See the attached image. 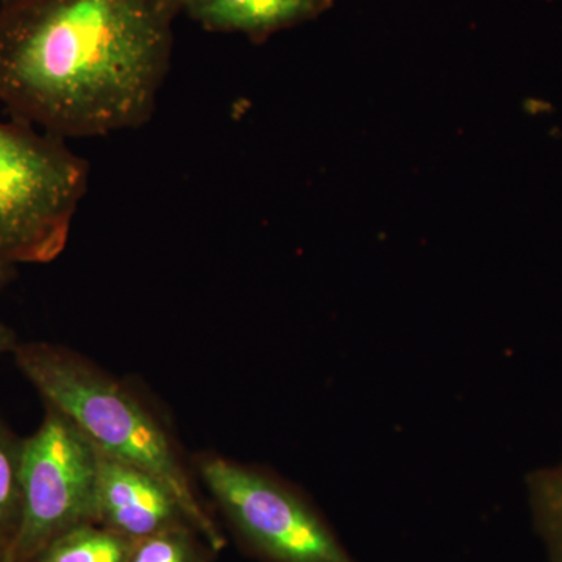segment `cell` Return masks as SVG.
Instances as JSON below:
<instances>
[{
	"mask_svg": "<svg viewBox=\"0 0 562 562\" xmlns=\"http://www.w3.org/2000/svg\"><path fill=\"white\" fill-rule=\"evenodd\" d=\"M16 346V335L0 321V353H3V351H13Z\"/></svg>",
	"mask_w": 562,
	"mask_h": 562,
	"instance_id": "obj_12",
	"label": "cell"
},
{
	"mask_svg": "<svg viewBox=\"0 0 562 562\" xmlns=\"http://www.w3.org/2000/svg\"><path fill=\"white\" fill-rule=\"evenodd\" d=\"M168 2L171 3L173 9L181 13V11L184 9V5H187L188 0H168Z\"/></svg>",
	"mask_w": 562,
	"mask_h": 562,
	"instance_id": "obj_15",
	"label": "cell"
},
{
	"mask_svg": "<svg viewBox=\"0 0 562 562\" xmlns=\"http://www.w3.org/2000/svg\"><path fill=\"white\" fill-rule=\"evenodd\" d=\"M168 0H10L0 5V103L58 138L146 124L171 68Z\"/></svg>",
	"mask_w": 562,
	"mask_h": 562,
	"instance_id": "obj_1",
	"label": "cell"
},
{
	"mask_svg": "<svg viewBox=\"0 0 562 562\" xmlns=\"http://www.w3.org/2000/svg\"><path fill=\"white\" fill-rule=\"evenodd\" d=\"M88 181V162L65 139L24 122H0V265L54 261Z\"/></svg>",
	"mask_w": 562,
	"mask_h": 562,
	"instance_id": "obj_3",
	"label": "cell"
},
{
	"mask_svg": "<svg viewBox=\"0 0 562 562\" xmlns=\"http://www.w3.org/2000/svg\"><path fill=\"white\" fill-rule=\"evenodd\" d=\"M198 471L244 541L271 562H355L312 503L279 476L203 454Z\"/></svg>",
	"mask_w": 562,
	"mask_h": 562,
	"instance_id": "obj_4",
	"label": "cell"
},
{
	"mask_svg": "<svg viewBox=\"0 0 562 562\" xmlns=\"http://www.w3.org/2000/svg\"><path fill=\"white\" fill-rule=\"evenodd\" d=\"M198 538L188 525L155 532L135 542L128 562H209Z\"/></svg>",
	"mask_w": 562,
	"mask_h": 562,
	"instance_id": "obj_11",
	"label": "cell"
},
{
	"mask_svg": "<svg viewBox=\"0 0 562 562\" xmlns=\"http://www.w3.org/2000/svg\"><path fill=\"white\" fill-rule=\"evenodd\" d=\"M136 541L98 522L63 532L32 562H128Z\"/></svg>",
	"mask_w": 562,
	"mask_h": 562,
	"instance_id": "obj_8",
	"label": "cell"
},
{
	"mask_svg": "<svg viewBox=\"0 0 562 562\" xmlns=\"http://www.w3.org/2000/svg\"><path fill=\"white\" fill-rule=\"evenodd\" d=\"M22 450L24 439L0 420V539L10 547L21 527Z\"/></svg>",
	"mask_w": 562,
	"mask_h": 562,
	"instance_id": "obj_10",
	"label": "cell"
},
{
	"mask_svg": "<svg viewBox=\"0 0 562 562\" xmlns=\"http://www.w3.org/2000/svg\"><path fill=\"white\" fill-rule=\"evenodd\" d=\"M528 503L532 522L550 562H562V458L528 473Z\"/></svg>",
	"mask_w": 562,
	"mask_h": 562,
	"instance_id": "obj_9",
	"label": "cell"
},
{
	"mask_svg": "<svg viewBox=\"0 0 562 562\" xmlns=\"http://www.w3.org/2000/svg\"><path fill=\"white\" fill-rule=\"evenodd\" d=\"M98 454V524L132 541L180 525L192 528L180 502L161 480L99 450Z\"/></svg>",
	"mask_w": 562,
	"mask_h": 562,
	"instance_id": "obj_6",
	"label": "cell"
},
{
	"mask_svg": "<svg viewBox=\"0 0 562 562\" xmlns=\"http://www.w3.org/2000/svg\"><path fill=\"white\" fill-rule=\"evenodd\" d=\"M13 269L11 266L0 265V288L10 280L11 273H13Z\"/></svg>",
	"mask_w": 562,
	"mask_h": 562,
	"instance_id": "obj_14",
	"label": "cell"
},
{
	"mask_svg": "<svg viewBox=\"0 0 562 562\" xmlns=\"http://www.w3.org/2000/svg\"><path fill=\"white\" fill-rule=\"evenodd\" d=\"M322 0H188L184 13L209 32L261 36L308 20Z\"/></svg>",
	"mask_w": 562,
	"mask_h": 562,
	"instance_id": "obj_7",
	"label": "cell"
},
{
	"mask_svg": "<svg viewBox=\"0 0 562 562\" xmlns=\"http://www.w3.org/2000/svg\"><path fill=\"white\" fill-rule=\"evenodd\" d=\"M7 2H10V0H0V5H2V3H7Z\"/></svg>",
	"mask_w": 562,
	"mask_h": 562,
	"instance_id": "obj_16",
	"label": "cell"
},
{
	"mask_svg": "<svg viewBox=\"0 0 562 562\" xmlns=\"http://www.w3.org/2000/svg\"><path fill=\"white\" fill-rule=\"evenodd\" d=\"M0 562H13L11 561V547L2 539H0Z\"/></svg>",
	"mask_w": 562,
	"mask_h": 562,
	"instance_id": "obj_13",
	"label": "cell"
},
{
	"mask_svg": "<svg viewBox=\"0 0 562 562\" xmlns=\"http://www.w3.org/2000/svg\"><path fill=\"white\" fill-rule=\"evenodd\" d=\"M18 368L44 403L68 416L99 452L144 469L161 480L210 549L225 546L199 502L179 450L161 422L135 394L76 351L49 342L18 344Z\"/></svg>",
	"mask_w": 562,
	"mask_h": 562,
	"instance_id": "obj_2",
	"label": "cell"
},
{
	"mask_svg": "<svg viewBox=\"0 0 562 562\" xmlns=\"http://www.w3.org/2000/svg\"><path fill=\"white\" fill-rule=\"evenodd\" d=\"M99 454L85 432L54 406L22 450L21 527L11 561L32 562L79 525L98 522Z\"/></svg>",
	"mask_w": 562,
	"mask_h": 562,
	"instance_id": "obj_5",
	"label": "cell"
}]
</instances>
